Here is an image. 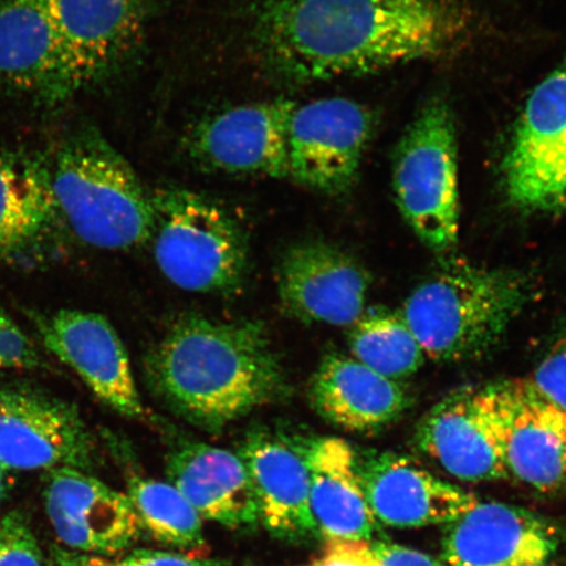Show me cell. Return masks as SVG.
<instances>
[{
  "label": "cell",
  "instance_id": "cell-5",
  "mask_svg": "<svg viewBox=\"0 0 566 566\" xmlns=\"http://www.w3.org/2000/svg\"><path fill=\"white\" fill-rule=\"evenodd\" d=\"M151 197L154 258L167 280L205 294L231 293L242 285L248 243L228 211L187 189H159Z\"/></svg>",
  "mask_w": 566,
  "mask_h": 566
},
{
  "label": "cell",
  "instance_id": "cell-26",
  "mask_svg": "<svg viewBox=\"0 0 566 566\" xmlns=\"http://www.w3.org/2000/svg\"><path fill=\"white\" fill-rule=\"evenodd\" d=\"M140 527L155 541L186 551L188 556L205 557L201 516L172 484L133 476L127 493Z\"/></svg>",
  "mask_w": 566,
  "mask_h": 566
},
{
  "label": "cell",
  "instance_id": "cell-27",
  "mask_svg": "<svg viewBox=\"0 0 566 566\" xmlns=\"http://www.w3.org/2000/svg\"><path fill=\"white\" fill-rule=\"evenodd\" d=\"M0 566H45L23 514L11 512L0 516Z\"/></svg>",
  "mask_w": 566,
  "mask_h": 566
},
{
  "label": "cell",
  "instance_id": "cell-3",
  "mask_svg": "<svg viewBox=\"0 0 566 566\" xmlns=\"http://www.w3.org/2000/svg\"><path fill=\"white\" fill-rule=\"evenodd\" d=\"M533 295L525 274L451 260L401 307L427 357L464 363L490 353Z\"/></svg>",
  "mask_w": 566,
  "mask_h": 566
},
{
  "label": "cell",
  "instance_id": "cell-16",
  "mask_svg": "<svg viewBox=\"0 0 566 566\" xmlns=\"http://www.w3.org/2000/svg\"><path fill=\"white\" fill-rule=\"evenodd\" d=\"M0 82L53 104L83 90L44 0H0Z\"/></svg>",
  "mask_w": 566,
  "mask_h": 566
},
{
  "label": "cell",
  "instance_id": "cell-14",
  "mask_svg": "<svg viewBox=\"0 0 566 566\" xmlns=\"http://www.w3.org/2000/svg\"><path fill=\"white\" fill-rule=\"evenodd\" d=\"M505 462L513 478L542 494L566 492V413L528 379L494 384Z\"/></svg>",
  "mask_w": 566,
  "mask_h": 566
},
{
  "label": "cell",
  "instance_id": "cell-21",
  "mask_svg": "<svg viewBox=\"0 0 566 566\" xmlns=\"http://www.w3.org/2000/svg\"><path fill=\"white\" fill-rule=\"evenodd\" d=\"M260 509L275 536L300 542L318 535L310 506V470L301 444L251 433L240 449Z\"/></svg>",
  "mask_w": 566,
  "mask_h": 566
},
{
  "label": "cell",
  "instance_id": "cell-31",
  "mask_svg": "<svg viewBox=\"0 0 566 566\" xmlns=\"http://www.w3.org/2000/svg\"><path fill=\"white\" fill-rule=\"evenodd\" d=\"M370 549L377 566H446L433 556L391 542H375Z\"/></svg>",
  "mask_w": 566,
  "mask_h": 566
},
{
  "label": "cell",
  "instance_id": "cell-13",
  "mask_svg": "<svg viewBox=\"0 0 566 566\" xmlns=\"http://www.w3.org/2000/svg\"><path fill=\"white\" fill-rule=\"evenodd\" d=\"M277 283L281 306L296 321L352 327L366 311L371 279L338 247L310 240L283 254Z\"/></svg>",
  "mask_w": 566,
  "mask_h": 566
},
{
  "label": "cell",
  "instance_id": "cell-32",
  "mask_svg": "<svg viewBox=\"0 0 566 566\" xmlns=\"http://www.w3.org/2000/svg\"><path fill=\"white\" fill-rule=\"evenodd\" d=\"M116 566H226L205 557L167 554L159 551H137Z\"/></svg>",
  "mask_w": 566,
  "mask_h": 566
},
{
  "label": "cell",
  "instance_id": "cell-15",
  "mask_svg": "<svg viewBox=\"0 0 566 566\" xmlns=\"http://www.w3.org/2000/svg\"><path fill=\"white\" fill-rule=\"evenodd\" d=\"M45 507L56 537L87 555H115L138 541L140 523L127 495L74 469L46 472Z\"/></svg>",
  "mask_w": 566,
  "mask_h": 566
},
{
  "label": "cell",
  "instance_id": "cell-12",
  "mask_svg": "<svg viewBox=\"0 0 566 566\" xmlns=\"http://www.w3.org/2000/svg\"><path fill=\"white\" fill-rule=\"evenodd\" d=\"M35 329L45 349L73 369L98 400L130 419H146L129 356L108 318L62 308L35 318Z\"/></svg>",
  "mask_w": 566,
  "mask_h": 566
},
{
  "label": "cell",
  "instance_id": "cell-25",
  "mask_svg": "<svg viewBox=\"0 0 566 566\" xmlns=\"http://www.w3.org/2000/svg\"><path fill=\"white\" fill-rule=\"evenodd\" d=\"M349 348L353 358L384 377H412L427 360L422 346L400 310L373 307L352 325Z\"/></svg>",
  "mask_w": 566,
  "mask_h": 566
},
{
  "label": "cell",
  "instance_id": "cell-29",
  "mask_svg": "<svg viewBox=\"0 0 566 566\" xmlns=\"http://www.w3.org/2000/svg\"><path fill=\"white\" fill-rule=\"evenodd\" d=\"M528 380L537 392L566 413V336L552 346Z\"/></svg>",
  "mask_w": 566,
  "mask_h": 566
},
{
  "label": "cell",
  "instance_id": "cell-19",
  "mask_svg": "<svg viewBox=\"0 0 566 566\" xmlns=\"http://www.w3.org/2000/svg\"><path fill=\"white\" fill-rule=\"evenodd\" d=\"M83 90L136 49L145 0H44Z\"/></svg>",
  "mask_w": 566,
  "mask_h": 566
},
{
  "label": "cell",
  "instance_id": "cell-20",
  "mask_svg": "<svg viewBox=\"0 0 566 566\" xmlns=\"http://www.w3.org/2000/svg\"><path fill=\"white\" fill-rule=\"evenodd\" d=\"M308 398L325 421L360 434L391 427L413 401L400 381L342 354L322 360L311 379Z\"/></svg>",
  "mask_w": 566,
  "mask_h": 566
},
{
  "label": "cell",
  "instance_id": "cell-2",
  "mask_svg": "<svg viewBox=\"0 0 566 566\" xmlns=\"http://www.w3.org/2000/svg\"><path fill=\"white\" fill-rule=\"evenodd\" d=\"M148 384L190 423L219 430L282 399L285 373L261 325L186 317L148 354Z\"/></svg>",
  "mask_w": 566,
  "mask_h": 566
},
{
  "label": "cell",
  "instance_id": "cell-24",
  "mask_svg": "<svg viewBox=\"0 0 566 566\" xmlns=\"http://www.w3.org/2000/svg\"><path fill=\"white\" fill-rule=\"evenodd\" d=\"M59 221L49 169L0 158V261L21 265L38 259Z\"/></svg>",
  "mask_w": 566,
  "mask_h": 566
},
{
  "label": "cell",
  "instance_id": "cell-1",
  "mask_svg": "<svg viewBox=\"0 0 566 566\" xmlns=\"http://www.w3.org/2000/svg\"><path fill=\"white\" fill-rule=\"evenodd\" d=\"M470 33L454 0H265L252 23L261 62L296 84L440 59Z\"/></svg>",
  "mask_w": 566,
  "mask_h": 566
},
{
  "label": "cell",
  "instance_id": "cell-35",
  "mask_svg": "<svg viewBox=\"0 0 566 566\" xmlns=\"http://www.w3.org/2000/svg\"><path fill=\"white\" fill-rule=\"evenodd\" d=\"M536 566H566V562H544L543 564L541 565H536Z\"/></svg>",
  "mask_w": 566,
  "mask_h": 566
},
{
  "label": "cell",
  "instance_id": "cell-11",
  "mask_svg": "<svg viewBox=\"0 0 566 566\" xmlns=\"http://www.w3.org/2000/svg\"><path fill=\"white\" fill-rule=\"evenodd\" d=\"M289 98L235 106L198 123L188 138L190 157L209 171L287 179Z\"/></svg>",
  "mask_w": 566,
  "mask_h": 566
},
{
  "label": "cell",
  "instance_id": "cell-33",
  "mask_svg": "<svg viewBox=\"0 0 566 566\" xmlns=\"http://www.w3.org/2000/svg\"><path fill=\"white\" fill-rule=\"evenodd\" d=\"M52 566H116L103 557L81 554V552L59 551L53 557Z\"/></svg>",
  "mask_w": 566,
  "mask_h": 566
},
{
  "label": "cell",
  "instance_id": "cell-34",
  "mask_svg": "<svg viewBox=\"0 0 566 566\" xmlns=\"http://www.w3.org/2000/svg\"><path fill=\"white\" fill-rule=\"evenodd\" d=\"M9 470L0 463V502L3 501L7 490H9Z\"/></svg>",
  "mask_w": 566,
  "mask_h": 566
},
{
  "label": "cell",
  "instance_id": "cell-10",
  "mask_svg": "<svg viewBox=\"0 0 566 566\" xmlns=\"http://www.w3.org/2000/svg\"><path fill=\"white\" fill-rule=\"evenodd\" d=\"M415 443L458 480L509 479L493 385L459 388L438 401L417 424Z\"/></svg>",
  "mask_w": 566,
  "mask_h": 566
},
{
  "label": "cell",
  "instance_id": "cell-28",
  "mask_svg": "<svg viewBox=\"0 0 566 566\" xmlns=\"http://www.w3.org/2000/svg\"><path fill=\"white\" fill-rule=\"evenodd\" d=\"M41 366L38 348L0 307V369L32 370Z\"/></svg>",
  "mask_w": 566,
  "mask_h": 566
},
{
  "label": "cell",
  "instance_id": "cell-6",
  "mask_svg": "<svg viewBox=\"0 0 566 566\" xmlns=\"http://www.w3.org/2000/svg\"><path fill=\"white\" fill-rule=\"evenodd\" d=\"M394 192L401 216L434 252L458 243L459 190L455 118L442 98L422 106L396 148Z\"/></svg>",
  "mask_w": 566,
  "mask_h": 566
},
{
  "label": "cell",
  "instance_id": "cell-22",
  "mask_svg": "<svg viewBox=\"0 0 566 566\" xmlns=\"http://www.w3.org/2000/svg\"><path fill=\"white\" fill-rule=\"evenodd\" d=\"M300 444L310 470V506L318 535L328 542L370 541L377 521L360 483L357 451L336 437Z\"/></svg>",
  "mask_w": 566,
  "mask_h": 566
},
{
  "label": "cell",
  "instance_id": "cell-9",
  "mask_svg": "<svg viewBox=\"0 0 566 566\" xmlns=\"http://www.w3.org/2000/svg\"><path fill=\"white\" fill-rule=\"evenodd\" d=\"M95 441L73 405L32 388L0 387V463L9 471L86 472Z\"/></svg>",
  "mask_w": 566,
  "mask_h": 566
},
{
  "label": "cell",
  "instance_id": "cell-4",
  "mask_svg": "<svg viewBox=\"0 0 566 566\" xmlns=\"http://www.w3.org/2000/svg\"><path fill=\"white\" fill-rule=\"evenodd\" d=\"M49 176L60 221L83 244L127 251L151 242V193L101 133L90 129L71 137Z\"/></svg>",
  "mask_w": 566,
  "mask_h": 566
},
{
  "label": "cell",
  "instance_id": "cell-7",
  "mask_svg": "<svg viewBox=\"0 0 566 566\" xmlns=\"http://www.w3.org/2000/svg\"><path fill=\"white\" fill-rule=\"evenodd\" d=\"M501 181L516 210L566 211V61L527 98L502 160Z\"/></svg>",
  "mask_w": 566,
  "mask_h": 566
},
{
  "label": "cell",
  "instance_id": "cell-8",
  "mask_svg": "<svg viewBox=\"0 0 566 566\" xmlns=\"http://www.w3.org/2000/svg\"><path fill=\"white\" fill-rule=\"evenodd\" d=\"M374 130L373 111L349 98L296 103L287 126V179L322 195L349 192Z\"/></svg>",
  "mask_w": 566,
  "mask_h": 566
},
{
  "label": "cell",
  "instance_id": "cell-18",
  "mask_svg": "<svg viewBox=\"0 0 566 566\" xmlns=\"http://www.w3.org/2000/svg\"><path fill=\"white\" fill-rule=\"evenodd\" d=\"M442 544L446 566H536L554 554L557 534L526 509L478 501L449 523Z\"/></svg>",
  "mask_w": 566,
  "mask_h": 566
},
{
  "label": "cell",
  "instance_id": "cell-23",
  "mask_svg": "<svg viewBox=\"0 0 566 566\" xmlns=\"http://www.w3.org/2000/svg\"><path fill=\"white\" fill-rule=\"evenodd\" d=\"M167 476L198 514L230 528H252L260 509L239 454L205 443L181 444L169 454Z\"/></svg>",
  "mask_w": 566,
  "mask_h": 566
},
{
  "label": "cell",
  "instance_id": "cell-30",
  "mask_svg": "<svg viewBox=\"0 0 566 566\" xmlns=\"http://www.w3.org/2000/svg\"><path fill=\"white\" fill-rule=\"evenodd\" d=\"M308 566H377L367 542H328L324 555Z\"/></svg>",
  "mask_w": 566,
  "mask_h": 566
},
{
  "label": "cell",
  "instance_id": "cell-17",
  "mask_svg": "<svg viewBox=\"0 0 566 566\" xmlns=\"http://www.w3.org/2000/svg\"><path fill=\"white\" fill-rule=\"evenodd\" d=\"M360 483L375 521L396 528L449 525L479 501L476 495L395 452L358 458Z\"/></svg>",
  "mask_w": 566,
  "mask_h": 566
}]
</instances>
